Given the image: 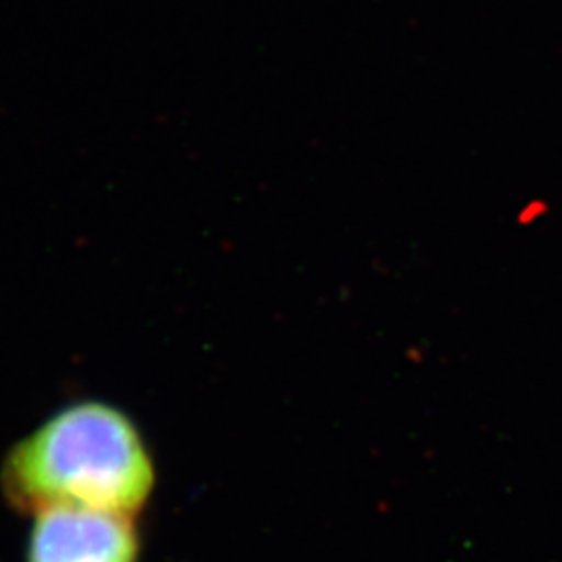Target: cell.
I'll use <instances>...</instances> for the list:
<instances>
[{"mask_svg": "<svg viewBox=\"0 0 562 562\" xmlns=\"http://www.w3.org/2000/svg\"><path fill=\"white\" fill-rule=\"evenodd\" d=\"M0 487L15 510L30 515L69 506L136 517L155 490V464L125 413L78 402L9 452Z\"/></svg>", "mask_w": 562, "mask_h": 562, "instance_id": "obj_1", "label": "cell"}, {"mask_svg": "<svg viewBox=\"0 0 562 562\" xmlns=\"http://www.w3.org/2000/svg\"><path fill=\"white\" fill-rule=\"evenodd\" d=\"M27 562H138L134 517L90 508H46L34 515Z\"/></svg>", "mask_w": 562, "mask_h": 562, "instance_id": "obj_2", "label": "cell"}]
</instances>
